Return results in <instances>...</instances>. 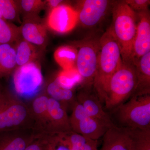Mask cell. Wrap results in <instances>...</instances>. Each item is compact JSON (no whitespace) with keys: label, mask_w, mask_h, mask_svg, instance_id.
<instances>
[{"label":"cell","mask_w":150,"mask_h":150,"mask_svg":"<svg viewBox=\"0 0 150 150\" xmlns=\"http://www.w3.org/2000/svg\"><path fill=\"white\" fill-rule=\"evenodd\" d=\"M122 62L120 48L110 26L99 38L97 68L93 83L101 102H103L111 77Z\"/></svg>","instance_id":"1"},{"label":"cell","mask_w":150,"mask_h":150,"mask_svg":"<svg viewBox=\"0 0 150 150\" xmlns=\"http://www.w3.org/2000/svg\"><path fill=\"white\" fill-rule=\"evenodd\" d=\"M113 35L121 51L123 62L133 64V44L137 24V13L125 1H114L112 6Z\"/></svg>","instance_id":"2"},{"label":"cell","mask_w":150,"mask_h":150,"mask_svg":"<svg viewBox=\"0 0 150 150\" xmlns=\"http://www.w3.org/2000/svg\"><path fill=\"white\" fill-rule=\"evenodd\" d=\"M138 84L134 64L122 61L110 79L103 102L108 109L117 107L131 95H134Z\"/></svg>","instance_id":"3"},{"label":"cell","mask_w":150,"mask_h":150,"mask_svg":"<svg viewBox=\"0 0 150 150\" xmlns=\"http://www.w3.org/2000/svg\"><path fill=\"white\" fill-rule=\"evenodd\" d=\"M116 108V116L123 128L150 130V94L134 95Z\"/></svg>","instance_id":"4"},{"label":"cell","mask_w":150,"mask_h":150,"mask_svg":"<svg viewBox=\"0 0 150 150\" xmlns=\"http://www.w3.org/2000/svg\"><path fill=\"white\" fill-rule=\"evenodd\" d=\"M21 129L34 130L29 105L7 91L0 109V133Z\"/></svg>","instance_id":"5"},{"label":"cell","mask_w":150,"mask_h":150,"mask_svg":"<svg viewBox=\"0 0 150 150\" xmlns=\"http://www.w3.org/2000/svg\"><path fill=\"white\" fill-rule=\"evenodd\" d=\"M99 38L90 37L82 40L78 50L76 68L89 88L96 74L99 48Z\"/></svg>","instance_id":"6"},{"label":"cell","mask_w":150,"mask_h":150,"mask_svg":"<svg viewBox=\"0 0 150 150\" xmlns=\"http://www.w3.org/2000/svg\"><path fill=\"white\" fill-rule=\"evenodd\" d=\"M69 117L72 131L93 140L103 137L109 127L101 121L88 115L81 105L77 100L72 106Z\"/></svg>","instance_id":"7"},{"label":"cell","mask_w":150,"mask_h":150,"mask_svg":"<svg viewBox=\"0 0 150 150\" xmlns=\"http://www.w3.org/2000/svg\"><path fill=\"white\" fill-rule=\"evenodd\" d=\"M13 74L15 90L21 95L35 93L43 84L41 69L35 62L17 67Z\"/></svg>","instance_id":"8"},{"label":"cell","mask_w":150,"mask_h":150,"mask_svg":"<svg viewBox=\"0 0 150 150\" xmlns=\"http://www.w3.org/2000/svg\"><path fill=\"white\" fill-rule=\"evenodd\" d=\"M78 23V13L76 9L69 5L63 4L51 9L46 20L48 27L60 34L71 32Z\"/></svg>","instance_id":"9"},{"label":"cell","mask_w":150,"mask_h":150,"mask_svg":"<svg viewBox=\"0 0 150 150\" xmlns=\"http://www.w3.org/2000/svg\"><path fill=\"white\" fill-rule=\"evenodd\" d=\"M113 2L108 0L79 1L76 9L79 22L84 27H93L102 20Z\"/></svg>","instance_id":"10"},{"label":"cell","mask_w":150,"mask_h":150,"mask_svg":"<svg viewBox=\"0 0 150 150\" xmlns=\"http://www.w3.org/2000/svg\"><path fill=\"white\" fill-rule=\"evenodd\" d=\"M137 32L133 44V64L150 52V16L149 11L137 13Z\"/></svg>","instance_id":"11"},{"label":"cell","mask_w":150,"mask_h":150,"mask_svg":"<svg viewBox=\"0 0 150 150\" xmlns=\"http://www.w3.org/2000/svg\"><path fill=\"white\" fill-rule=\"evenodd\" d=\"M38 133L21 129L0 133V150H24Z\"/></svg>","instance_id":"12"},{"label":"cell","mask_w":150,"mask_h":150,"mask_svg":"<svg viewBox=\"0 0 150 150\" xmlns=\"http://www.w3.org/2000/svg\"><path fill=\"white\" fill-rule=\"evenodd\" d=\"M49 125L47 134L71 131L67 108L58 100L49 97L48 105Z\"/></svg>","instance_id":"13"},{"label":"cell","mask_w":150,"mask_h":150,"mask_svg":"<svg viewBox=\"0 0 150 150\" xmlns=\"http://www.w3.org/2000/svg\"><path fill=\"white\" fill-rule=\"evenodd\" d=\"M76 100L89 116L101 121L109 128L115 126L103 108L98 96L91 93L88 90H84L79 93Z\"/></svg>","instance_id":"14"},{"label":"cell","mask_w":150,"mask_h":150,"mask_svg":"<svg viewBox=\"0 0 150 150\" xmlns=\"http://www.w3.org/2000/svg\"><path fill=\"white\" fill-rule=\"evenodd\" d=\"M103 137L102 150H134L133 141L126 128L110 127Z\"/></svg>","instance_id":"15"},{"label":"cell","mask_w":150,"mask_h":150,"mask_svg":"<svg viewBox=\"0 0 150 150\" xmlns=\"http://www.w3.org/2000/svg\"><path fill=\"white\" fill-rule=\"evenodd\" d=\"M49 97L46 93L38 96L29 105L33 122L34 130L38 133H48V102Z\"/></svg>","instance_id":"16"},{"label":"cell","mask_w":150,"mask_h":150,"mask_svg":"<svg viewBox=\"0 0 150 150\" xmlns=\"http://www.w3.org/2000/svg\"><path fill=\"white\" fill-rule=\"evenodd\" d=\"M20 28L23 40L35 46L44 48L48 36L46 27L43 24L34 20L27 19Z\"/></svg>","instance_id":"17"},{"label":"cell","mask_w":150,"mask_h":150,"mask_svg":"<svg viewBox=\"0 0 150 150\" xmlns=\"http://www.w3.org/2000/svg\"><path fill=\"white\" fill-rule=\"evenodd\" d=\"M51 134L70 150L98 149V141L89 139L72 130Z\"/></svg>","instance_id":"18"},{"label":"cell","mask_w":150,"mask_h":150,"mask_svg":"<svg viewBox=\"0 0 150 150\" xmlns=\"http://www.w3.org/2000/svg\"><path fill=\"white\" fill-rule=\"evenodd\" d=\"M134 65L137 71L138 84L134 95L150 94V52L142 56Z\"/></svg>","instance_id":"19"},{"label":"cell","mask_w":150,"mask_h":150,"mask_svg":"<svg viewBox=\"0 0 150 150\" xmlns=\"http://www.w3.org/2000/svg\"><path fill=\"white\" fill-rule=\"evenodd\" d=\"M17 67L15 47L11 43L0 44V79L11 74Z\"/></svg>","instance_id":"20"},{"label":"cell","mask_w":150,"mask_h":150,"mask_svg":"<svg viewBox=\"0 0 150 150\" xmlns=\"http://www.w3.org/2000/svg\"><path fill=\"white\" fill-rule=\"evenodd\" d=\"M46 94L50 98L58 100L65 105H71L76 100L72 89L65 88L58 82L56 79L49 84L46 89Z\"/></svg>","instance_id":"21"},{"label":"cell","mask_w":150,"mask_h":150,"mask_svg":"<svg viewBox=\"0 0 150 150\" xmlns=\"http://www.w3.org/2000/svg\"><path fill=\"white\" fill-rule=\"evenodd\" d=\"M38 48L37 46L23 39L18 41L15 47L17 67L35 62L39 55Z\"/></svg>","instance_id":"22"},{"label":"cell","mask_w":150,"mask_h":150,"mask_svg":"<svg viewBox=\"0 0 150 150\" xmlns=\"http://www.w3.org/2000/svg\"><path fill=\"white\" fill-rule=\"evenodd\" d=\"M78 50L71 46H62L56 49L54 58L62 70H69L76 67Z\"/></svg>","instance_id":"23"},{"label":"cell","mask_w":150,"mask_h":150,"mask_svg":"<svg viewBox=\"0 0 150 150\" xmlns=\"http://www.w3.org/2000/svg\"><path fill=\"white\" fill-rule=\"evenodd\" d=\"M20 28L0 18V44L17 41L20 35Z\"/></svg>","instance_id":"24"},{"label":"cell","mask_w":150,"mask_h":150,"mask_svg":"<svg viewBox=\"0 0 150 150\" xmlns=\"http://www.w3.org/2000/svg\"><path fill=\"white\" fill-rule=\"evenodd\" d=\"M56 79L62 86L70 89H72L77 84L83 82L82 78L76 67L69 70H62Z\"/></svg>","instance_id":"25"},{"label":"cell","mask_w":150,"mask_h":150,"mask_svg":"<svg viewBox=\"0 0 150 150\" xmlns=\"http://www.w3.org/2000/svg\"><path fill=\"white\" fill-rule=\"evenodd\" d=\"M127 129L133 141L134 150H150V129Z\"/></svg>","instance_id":"26"},{"label":"cell","mask_w":150,"mask_h":150,"mask_svg":"<svg viewBox=\"0 0 150 150\" xmlns=\"http://www.w3.org/2000/svg\"><path fill=\"white\" fill-rule=\"evenodd\" d=\"M24 150H51L48 134L38 133Z\"/></svg>","instance_id":"27"},{"label":"cell","mask_w":150,"mask_h":150,"mask_svg":"<svg viewBox=\"0 0 150 150\" xmlns=\"http://www.w3.org/2000/svg\"><path fill=\"white\" fill-rule=\"evenodd\" d=\"M20 5L22 10L27 15H32L43 8L46 2L40 0H22Z\"/></svg>","instance_id":"28"},{"label":"cell","mask_w":150,"mask_h":150,"mask_svg":"<svg viewBox=\"0 0 150 150\" xmlns=\"http://www.w3.org/2000/svg\"><path fill=\"white\" fill-rule=\"evenodd\" d=\"M126 4L134 11H149L150 0H126Z\"/></svg>","instance_id":"29"},{"label":"cell","mask_w":150,"mask_h":150,"mask_svg":"<svg viewBox=\"0 0 150 150\" xmlns=\"http://www.w3.org/2000/svg\"><path fill=\"white\" fill-rule=\"evenodd\" d=\"M47 134L49 137L51 150H70L67 147L59 142L54 135Z\"/></svg>","instance_id":"30"},{"label":"cell","mask_w":150,"mask_h":150,"mask_svg":"<svg viewBox=\"0 0 150 150\" xmlns=\"http://www.w3.org/2000/svg\"><path fill=\"white\" fill-rule=\"evenodd\" d=\"M63 1L61 0H48L46 1V3L51 10L62 4H61Z\"/></svg>","instance_id":"31"},{"label":"cell","mask_w":150,"mask_h":150,"mask_svg":"<svg viewBox=\"0 0 150 150\" xmlns=\"http://www.w3.org/2000/svg\"><path fill=\"white\" fill-rule=\"evenodd\" d=\"M7 92L4 90L2 88L0 84V109L2 106L5 100Z\"/></svg>","instance_id":"32"},{"label":"cell","mask_w":150,"mask_h":150,"mask_svg":"<svg viewBox=\"0 0 150 150\" xmlns=\"http://www.w3.org/2000/svg\"><path fill=\"white\" fill-rule=\"evenodd\" d=\"M4 2H3V0H0V18L4 20Z\"/></svg>","instance_id":"33"},{"label":"cell","mask_w":150,"mask_h":150,"mask_svg":"<svg viewBox=\"0 0 150 150\" xmlns=\"http://www.w3.org/2000/svg\"><path fill=\"white\" fill-rule=\"evenodd\" d=\"M96 150H98V149Z\"/></svg>","instance_id":"34"}]
</instances>
